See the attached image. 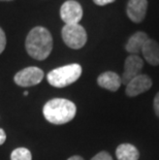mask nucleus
<instances>
[{"label": "nucleus", "mask_w": 159, "mask_h": 160, "mask_svg": "<svg viewBox=\"0 0 159 160\" xmlns=\"http://www.w3.org/2000/svg\"><path fill=\"white\" fill-rule=\"evenodd\" d=\"M144 67V61L137 55H129L124 63V71L121 77L122 84L127 85L129 82L138 74H141V70Z\"/></svg>", "instance_id": "obj_7"}, {"label": "nucleus", "mask_w": 159, "mask_h": 160, "mask_svg": "<svg viewBox=\"0 0 159 160\" xmlns=\"http://www.w3.org/2000/svg\"><path fill=\"white\" fill-rule=\"evenodd\" d=\"M25 47L27 53L33 59L45 60L52 52L53 37L45 27H34L27 35Z\"/></svg>", "instance_id": "obj_1"}, {"label": "nucleus", "mask_w": 159, "mask_h": 160, "mask_svg": "<svg viewBox=\"0 0 159 160\" xmlns=\"http://www.w3.org/2000/svg\"><path fill=\"white\" fill-rule=\"evenodd\" d=\"M61 34L64 43L70 49H82L87 42V32L85 28L80 24L64 25Z\"/></svg>", "instance_id": "obj_4"}, {"label": "nucleus", "mask_w": 159, "mask_h": 160, "mask_svg": "<svg viewBox=\"0 0 159 160\" xmlns=\"http://www.w3.org/2000/svg\"><path fill=\"white\" fill-rule=\"evenodd\" d=\"M42 113L46 120L55 125L68 123L76 117L77 107L72 101L64 98H54L43 105Z\"/></svg>", "instance_id": "obj_2"}, {"label": "nucleus", "mask_w": 159, "mask_h": 160, "mask_svg": "<svg viewBox=\"0 0 159 160\" xmlns=\"http://www.w3.org/2000/svg\"><path fill=\"white\" fill-rule=\"evenodd\" d=\"M0 1H11V0H0Z\"/></svg>", "instance_id": "obj_22"}, {"label": "nucleus", "mask_w": 159, "mask_h": 160, "mask_svg": "<svg viewBox=\"0 0 159 160\" xmlns=\"http://www.w3.org/2000/svg\"><path fill=\"white\" fill-rule=\"evenodd\" d=\"M43 71L36 66H29L16 73L13 81L20 87H31L39 84L43 79Z\"/></svg>", "instance_id": "obj_5"}, {"label": "nucleus", "mask_w": 159, "mask_h": 160, "mask_svg": "<svg viewBox=\"0 0 159 160\" xmlns=\"http://www.w3.org/2000/svg\"><path fill=\"white\" fill-rule=\"evenodd\" d=\"M142 53L149 64L153 66L159 65V43L156 40L149 38L142 49Z\"/></svg>", "instance_id": "obj_12"}, {"label": "nucleus", "mask_w": 159, "mask_h": 160, "mask_svg": "<svg viewBox=\"0 0 159 160\" xmlns=\"http://www.w3.org/2000/svg\"><path fill=\"white\" fill-rule=\"evenodd\" d=\"M118 160H138L140 152L131 144H121L116 149Z\"/></svg>", "instance_id": "obj_13"}, {"label": "nucleus", "mask_w": 159, "mask_h": 160, "mask_svg": "<svg viewBox=\"0 0 159 160\" xmlns=\"http://www.w3.org/2000/svg\"><path fill=\"white\" fill-rule=\"evenodd\" d=\"M97 84L103 89L115 92L120 88L122 82H121V77L118 76L116 72L106 71L97 78Z\"/></svg>", "instance_id": "obj_10"}, {"label": "nucleus", "mask_w": 159, "mask_h": 160, "mask_svg": "<svg viewBox=\"0 0 159 160\" xmlns=\"http://www.w3.org/2000/svg\"><path fill=\"white\" fill-rule=\"evenodd\" d=\"M148 39L149 36L147 33L137 31L129 37V39L126 42V46H125V49L128 53H130V55H137L138 53L142 52V49Z\"/></svg>", "instance_id": "obj_11"}, {"label": "nucleus", "mask_w": 159, "mask_h": 160, "mask_svg": "<svg viewBox=\"0 0 159 160\" xmlns=\"http://www.w3.org/2000/svg\"><path fill=\"white\" fill-rule=\"evenodd\" d=\"M148 9L147 0H129L127 3V16L133 23H142L146 18Z\"/></svg>", "instance_id": "obj_9"}, {"label": "nucleus", "mask_w": 159, "mask_h": 160, "mask_svg": "<svg viewBox=\"0 0 159 160\" xmlns=\"http://www.w3.org/2000/svg\"><path fill=\"white\" fill-rule=\"evenodd\" d=\"M6 46V37H5V33L2 30V28L0 27V54H1L5 49Z\"/></svg>", "instance_id": "obj_16"}, {"label": "nucleus", "mask_w": 159, "mask_h": 160, "mask_svg": "<svg viewBox=\"0 0 159 160\" xmlns=\"http://www.w3.org/2000/svg\"><path fill=\"white\" fill-rule=\"evenodd\" d=\"M152 87V80L147 74H138L126 85V94L130 97L137 96Z\"/></svg>", "instance_id": "obj_8"}, {"label": "nucleus", "mask_w": 159, "mask_h": 160, "mask_svg": "<svg viewBox=\"0 0 159 160\" xmlns=\"http://www.w3.org/2000/svg\"><path fill=\"white\" fill-rule=\"evenodd\" d=\"M154 111L155 114L159 118V92L156 94V96L154 98Z\"/></svg>", "instance_id": "obj_17"}, {"label": "nucleus", "mask_w": 159, "mask_h": 160, "mask_svg": "<svg viewBox=\"0 0 159 160\" xmlns=\"http://www.w3.org/2000/svg\"><path fill=\"white\" fill-rule=\"evenodd\" d=\"M60 17L65 25L79 24L83 18L82 5L74 0H67L60 8Z\"/></svg>", "instance_id": "obj_6"}, {"label": "nucleus", "mask_w": 159, "mask_h": 160, "mask_svg": "<svg viewBox=\"0 0 159 160\" xmlns=\"http://www.w3.org/2000/svg\"><path fill=\"white\" fill-rule=\"evenodd\" d=\"M11 160H32V156L27 148H17L12 152Z\"/></svg>", "instance_id": "obj_14"}, {"label": "nucleus", "mask_w": 159, "mask_h": 160, "mask_svg": "<svg viewBox=\"0 0 159 160\" xmlns=\"http://www.w3.org/2000/svg\"><path fill=\"white\" fill-rule=\"evenodd\" d=\"M91 160H113L112 156L107 152H99L98 154H96Z\"/></svg>", "instance_id": "obj_15"}, {"label": "nucleus", "mask_w": 159, "mask_h": 160, "mask_svg": "<svg viewBox=\"0 0 159 160\" xmlns=\"http://www.w3.org/2000/svg\"><path fill=\"white\" fill-rule=\"evenodd\" d=\"M67 160H84V158H82V157H81V156L74 155V156H72V157L68 158Z\"/></svg>", "instance_id": "obj_20"}, {"label": "nucleus", "mask_w": 159, "mask_h": 160, "mask_svg": "<svg viewBox=\"0 0 159 160\" xmlns=\"http://www.w3.org/2000/svg\"><path fill=\"white\" fill-rule=\"evenodd\" d=\"M5 139H6V133H5V131L3 130V129L0 128V146L4 144Z\"/></svg>", "instance_id": "obj_19"}, {"label": "nucleus", "mask_w": 159, "mask_h": 160, "mask_svg": "<svg viewBox=\"0 0 159 160\" xmlns=\"http://www.w3.org/2000/svg\"><path fill=\"white\" fill-rule=\"evenodd\" d=\"M81 74H82V66L77 63H72L51 70L48 73L47 80L51 86L63 88L77 82Z\"/></svg>", "instance_id": "obj_3"}, {"label": "nucleus", "mask_w": 159, "mask_h": 160, "mask_svg": "<svg viewBox=\"0 0 159 160\" xmlns=\"http://www.w3.org/2000/svg\"><path fill=\"white\" fill-rule=\"evenodd\" d=\"M114 1H116V0H93V2L95 3V4L100 5V6L110 4V3H113Z\"/></svg>", "instance_id": "obj_18"}, {"label": "nucleus", "mask_w": 159, "mask_h": 160, "mask_svg": "<svg viewBox=\"0 0 159 160\" xmlns=\"http://www.w3.org/2000/svg\"><path fill=\"white\" fill-rule=\"evenodd\" d=\"M28 91H26V92H24V95H25V96H28Z\"/></svg>", "instance_id": "obj_21"}]
</instances>
